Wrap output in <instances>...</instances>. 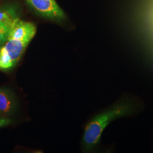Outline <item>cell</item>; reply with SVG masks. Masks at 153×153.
<instances>
[{"instance_id": "obj_1", "label": "cell", "mask_w": 153, "mask_h": 153, "mask_svg": "<svg viewBox=\"0 0 153 153\" xmlns=\"http://www.w3.org/2000/svg\"><path fill=\"white\" fill-rule=\"evenodd\" d=\"M132 111L131 104L123 101L96 116L85 128L82 141L84 150L90 151L93 149L98 144L104 129L111 121L131 114Z\"/></svg>"}, {"instance_id": "obj_2", "label": "cell", "mask_w": 153, "mask_h": 153, "mask_svg": "<svg viewBox=\"0 0 153 153\" xmlns=\"http://www.w3.org/2000/svg\"><path fill=\"white\" fill-rule=\"evenodd\" d=\"M31 40L9 39L0 48V70L11 69L16 65Z\"/></svg>"}, {"instance_id": "obj_3", "label": "cell", "mask_w": 153, "mask_h": 153, "mask_svg": "<svg viewBox=\"0 0 153 153\" xmlns=\"http://www.w3.org/2000/svg\"><path fill=\"white\" fill-rule=\"evenodd\" d=\"M28 5L42 16L61 21L65 18L64 11L55 0H26Z\"/></svg>"}, {"instance_id": "obj_4", "label": "cell", "mask_w": 153, "mask_h": 153, "mask_svg": "<svg viewBox=\"0 0 153 153\" xmlns=\"http://www.w3.org/2000/svg\"><path fill=\"white\" fill-rule=\"evenodd\" d=\"M36 33V27L33 23L25 22L16 18L9 30L7 39H28L31 40Z\"/></svg>"}, {"instance_id": "obj_5", "label": "cell", "mask_w": 153, "mask_h": 153, "mask_svg": "<svg viewBox=\"0 0 153 153\" xmlns=\"http://www.w3.org/2000/svg\"><path fill=\"white\" fill-rule=\"evenodd\" d=\"M16 107V97L10 90L0 88V115L7 116L15 112Z\"/></svg>"}, {"instance_id": "obj_6", "label": "cell", "mask_w": 153, "mask_h": 153, "mask_svg": "<svg viewBox=\"0 0 153 153\" xmlns=\"http://www.w3.org/2000/svg\"><path fill=\"white\" fill-rule=\"evenodd\" d=\"M16 18V13L13 9H0V23L11 25Z\"/></svg>"}, {"instance_id": "obj_7", "label": "cell", "mask_w": 153, "mask_h": 153, "mask_svg": "<svg viewBox=\"0 0 153 153\" xmlns=\"http://www.w3.org/2000/svg\"><path fill=\"white\" fill-rule=\"evenodd\" d=\"M10 26L11 25L0 28V47L7 41Z\"/></svg>"}, {"instance_id": "obj_8", "label": "cell", "mask_w": 153, "mask_h": 153, "mask_svg": "<svg viewBox=\"0 0 153 153\" xmlns=\"http://www.w3.org/2000/svg\"><path fill=\"white\" fill-rule=\"evenodd\" d=\"M11 123V120L6 117H0V128L9 126Z\"/></svg>"}, {"instance_id": "obj_9", "label": "cell", "mask_w": 153, "mask_h": 153, "mask_svg": "<svg viewBox=\"0 0 153 153\" xmlns=\"http://www.w3.org/2000/svg\"><path fill=\"white\" fill-rule=\"evenodd\" d=\"M10 25H7V24H4V23H0V28L5 27L6 26H10Z\"/></svg>"}, {"instance_id": "obj_10", "label": "cell", "mask_w": 153, "mask_h": 153, "mask_svg": "<svg viewBox=\"0 0 153 153\" xmlns=\"http://www.w3.org/2000/svg\"><path fill=\"white\" fill-rule=\"evenodd\" d=\"M1 116H1V115H0V117H1ZM3 117H4V116H3Z\"/></svg>"}]
</instances>
